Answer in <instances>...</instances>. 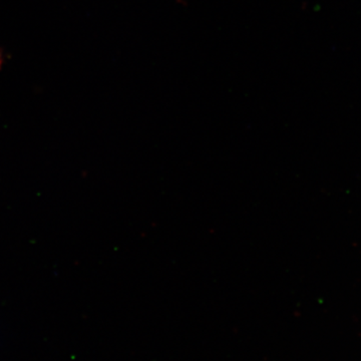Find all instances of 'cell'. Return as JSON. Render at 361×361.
<instances>
[{
	"label": "cell",
	"instance_id": "6da1fadb",
	"mask_svg": "<svg viewBox=\"0 0 361 361\" xmlns=\"http://www.w3.org/2000/svg\"><path fill=\"white\" fill-rule=\"evenodd\" d=\"M9 59L11 56L8 54V51L4 45L0 44V75L6 71Z\"/></svg>",
	"mask_w": 361,
	"mask_h": 361
}]
</instances>
